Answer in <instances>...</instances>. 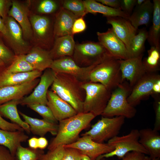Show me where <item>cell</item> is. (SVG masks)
Returning <instances> with one entry per match:
<instances>
[{"instance_id":"obj_18","label":"cell","mask_w":160,"mask_h":160,"mask_svg":"<svg viewBox=\"0 0 160 160\" xmlns=\"http://www.w3.org/2000/svg\"><path fill=\"white\" fill-rule=\"evenodd\" d=\"M47 105L58 121L74 116L77 113L67 102L51 90L47 94Z\"/></svg>"},{"instance_id":"obj_54","label":"cell","mask_w":160,"mask_h":160,"mask_svg":"<svg viewBox=\"0 0 160 160\" xmlns=\"http://www.w3.org/2000/svg\"><path fill=\"white\" fill-rule=\"evenodd\" d=\"M145 0H136L135 7L139 6L142 5Z\"/></svg>"},{"instance_id":"obj_58","label":"cell","mask_w":160,"mask_h":160,"mask_svg":"<svg viewBox=\"0 0 160 160\" xmlns=\"http://www.w3.org/2000/svg\"><path fill=\"white\" fill-rule=\"evenodd\" d=\"M100 160H107L106 159V158H103L101 159Z\"/></svg>"},{"instance_id":"obj_13","label":"cell","mask_w":160,"mask_h":160,"mask_svg":"<svg viewBox=\"0 0 160 160\" xmlns=\"http://www.w3.org/2000/svg\"><path fill=\"white\" fill-rule=\"evenodd\" d=\"M30 20L35 39L43 46L44 49L50 47L53 38H55L53 27L49 18L45 16L34 15Z\"/></svg>"},{"instance_id":"obj_17","label":"cell","mask_w":160,"mask_h":160,"mask_svg":"<svg viewBox=\"0 0 160 160\" xmlns=\"http://www.w3.org/2000/svg\"><path fill=\"white\" fill-rule=\"evenodd\" d=\"M106 18L107 23L111 25L114 33L123 42L127 50L137 30L128 19L120 17Z\"/></svg>"},{"instance_id":"obj_44","label":"cell","mask_w":160,"mask_h":160,"mask_svg":"<svg viewBox=\"0 0 160 160\" xmlns=\"http://www.w3.org/2000/svg\"><path fill=\"white\" fill-rule=\"evenodd\" d=\"M136 0H120V9L129 16L133 12Z\"/></svg>"},{"instance_id":"obj_16","label":"cell","mask_w":160,"mask_h":160,"mask_svg":"<svg viewBox=\"0 0 160 160\" xmlns=\"http://www.w3.org/2000/svg\"><path fill=\"white\" fill-rule=\"evenodd\" d=\"M143 54L136 57L120 60L122 83L127 79L131 89L146 73L143 63Z\"/></svg>"},{"instance_id":"obj_29","label":"cell","mask_w":160,"mask_h":160,"mask_svg":"<svg viewBox=\"0 0 160 160\" xmlns=\"http://www.w3.org/2000/svg\"><path fill=\"white\" fill-rule=\"evenodd\" d=\"M87 13L102 14L107 17H120L128 19L129 16L120 9L113 8L104 5L95 0L83 1Z\"/></svg>"},{"instance_id":"obj_28","label":"cell","mask_w":160,"mask_h":160,"mask_svg":"<svg viewBox=\"0 0 160 160\" xmlns=\"http://www.w3.org/2000/svg\"><path fill=\"white\" fill-rule=\"evenodd\" d=\"M24 131H10L0 129V145L7 148L11 154L15 156L18 147L28 138Z\"/></svg>"},{"instance_id":"obj_31","label":"cell","mask_w":160,"mask_h":160,"mask_svg":"<svg viewBox=\"0 0 160 160\" xmlns=\"http://www.w3.org/2000/svg\"><path fill=\"white\" fill-rule=\"evenodd\" d=\"M21 100H13L0 105V115L9 119L28 133L31 132L29 125L20 118L17 105Z\"/></svg>"},{"instance_id":"obj_55","label":"cell","mask_w":160,"mask_h":160,"mask_svg":"<svg viewBox=\"0 0 160 160\" xmlns=\"http://www.w3.org/2000/svg\"><path fill=\"white\" fill-rule=\"evenodd\" d=\"M143 160H160V158H152L150 156H145Z\"/></svg>"},{"instance_id":"obj_12","label":"cell","mask_w":160,"mask_h":160,"mask_svg":"<svg viewBox=\"0 0 160 160\" xmlns=\"http://www.w3.org/2000/svg\"><path fill=\"white\" fill-rule=\"evenodd\" d=\"M63 146L78 150L81 154L88 156L91 160H95L99 156L114 149L113 146L107 143L95 142L88 135L82 136L74 143Z\"/></svg>"},{"instance_id":"obj_45","label":"cell","mask_w":160,"mask_h":160,"mask_svg":"<svg viewBox=\"0 0 160 160\" xmlns=\"http://www.w3.org/2000/svg\"><path fill=\"white\" fill-rule=\"evenodd\" d=\"M154 109L155 119L153 129L158 131L160 130V101L159 99L155 103Z\"/></svg>"},{"instance_id":"obj_22","label":"cell","mask_w":160,"mask_h":160,"mask_svg":"<svg viewBox=\"0 0 160 160\" xmlns=\"http://www.w3.org/2000/svg\"><path fill=\"white\" fill-rule=\"evenodd\" d=\"M139 142L152 158H160V135L158 131L150 128L139 130Z\"/></svg>"},{"instance_id":"obj_49","label":"cell","mask_w":160,"mask_h":160,"mask_svg":"<svg viewBox=\"0 0 160 160\" xmlns=\"http://www.w3.org/2000/svg\"><path fill=\"white\" fill-rule=\"evenodd\" d=\"M48 145V142L46 138L44 137H41L38 138V148L42 150L45 148Z\"/></svg>"},{"instance_id":"obj_21","label":"cell","mask_w":160,"mask_h":160,"mask_svg":"<svg viewBox=\"0 0 160 160\" xmlns=\"http://www.w3.org/2000/svg\"><path fill=\"white\" fill-rule=\"evenodd\" d=\"M8 15L9 16L13 18L20 26L23 38L27 39L31 38L32 36L33 31L28 17L27 8L22 4L13 1Z\"/></svg>"},{"instance_id":"obj_3","label":"cell","mask_w":160,"mask_h":160,"mask_svg":"<svg viewBox=\"0 0 160 160\" xmlns=\"http://www.w3.org/2000/svg\"><path fill=\"white\" fill-rule=\"evenodd\" d=\"M120 59L111 56L97 64L92 70L89 81L101 84L112 91L122 83Z\"/></svg>"},{"instance_id":"obj_2","label":"cell","mask_w":160,"mask_h":160,"mask_svg":"<svg viewBox=\"0 0 160 160\" xmlns=\"http://www.w3.org/2000/svg\"><path fill=\"white\" fill-rule=\"evenodd\" d=\"M84 83L70 74L56 73L51 90L69 104L77 113H83L85 96L82 87Z\"/></svg>"},{"instance_id":"obj_34","label":"cell","mask_w":160,"mask_h":160,"mask_svg":"<svg viewBox=\"0 0 160 160\" xmlns=\"http://www.w3.org/2000/svg\"><path fill=\"white\" fill-rule=\"evenodd\" d=\"M34 70L25 60L24 55H15L10 65L3 71L8 73L29 72Z\"/></svg>"},{"instance_id":"obj_32","label":"cell","mask_w":160,"mask_h":160,"mask_svg":"<svg viewBox=\"0 0 160 160\" xmlns=\"http://www.w3.org/2000/svg\"><path fill=\"white\" fill-rule=\"evenodd\" d=\"M147 37L148 31L146 28L138 30V33L133 38L127 50L129 58L137 57L143 54Z\"/></svg>"},{"instance_id":"obj_25","label":"cell","mask_w":160,"mask_h":160,"mask_svg":"<svg viewBox=\"0 0 160 160\" xmlns=\"http://www.w3.org/2000/svg\"><path fill=\"white\" fill-rule=\"evenodd\" d=\"M73 35H67L55 38L49 51L53 60L65 57H72L75 45Z\"/></svg>"},{"instance_id":"obj_40","label":"cell","mask_w":160,"mask_h":160,"mask_svg":"<svg viewBox=\"0 0 160 160\" xmlns=\"http://www.w3.org/2000/svg\"><path fill=\"white\" fill-rule=\"evenodd\" d=\"M15 55L0 41V60L5 64L12 63Z\"/></svg>"},{"instance_id":"obj_33","label":"cell","mask_w":160,"mask_h":160,"mask_svg":"<svg viewBox=\"0 0 160 160\" xmlns=\"http://www.w3.org/2000/svg\"><path fill=\"white\" fill-rule=\"evenodd\" d=\"M147 73H155L159 70L160 48L152 46L148 51V56L142 60Z\"/></svg>"},{"instance_id":"obj_5","label":"cell","mask_w":160,"mask_h":160,"mask_svg":"<svg viewBox=\"0 0 160 160\" xmlns=\"http://www.w3.org/2000/svg\"><path fill=\"white\" fill-rule=\"evenodd\" d=\"M85 96L83 103V113H90L95 117L101 115L111 97L112 92L101 84L90 81L82 85Z\"/></svg>"},{"instance_id":"obj_10","label":"cell","mask_w":160,"mask_h":160,"mask_svg":"<svg viewBox=\"0 0 160 160\" xmlns=\"http://www.w3.org/2000/svg\"><path fill=\"white\" fill-rule=\"evenodd\" d=\"M56 73L50 68L45 70L41 76L39 83L33 92L29 96L24 97L20 101L22 105L40 104L47 105V94L49 87L51 86Z\"/></svg>"},{"instance_id":"obj_23","label":"cell","mask_w":160,"mask_h":160,"mask_svg":"<svg viewBox=\"0 0 160 160\" xmlns=\"http://www.w3.org/2000/svg\"><path fill=\"white\" fill-rule=\"evenodd\" d=\"M24 57L34 70L41 72L50 68L53 60L49 51L40 47L32 48Z\"/></svg>"},{"instance_id":"obj_43","label":"cell","mask_w":160,"mask_h":160,"mask_svg":"<svg viewBox=\"0 0 160 160\" xmlns=\"http://www.w3.org/2000/svg\"><path fill=\"white\" fill-rule=\"evenodd\" d=\"M86 28V23L83 17H79L74 23L72 29V34L73 35L82 32L85 30Z\"/></svg>"},{"instance_id":"obj_56","label":"cell","mask_w":160,"mask_h":160,"mask_svg":"<svg viewBox=\"0 0 160 160\" xmlns=\"http://www.w3.org/2000/svg\"><path fill=\"white\" fill-rule=\"evenodd\" d=\"M80 160H91V159L88 156L82 154Z\"/></svg>"},{"instance_id":"obj_35","label":"cell","mask_w":160,"mask_h":160,"mask_svg":"<svg viewBox=\"0 0 160 160\" xmlns=\"http://www.w3.org/2000/svg\"><path fill=\"white\" fill-rule=\"evenodd\" d=\"M44 151L40 149H34L25 148L21 145L17 148L15 155V160H39Z\"/></svg>"},{"instance_id":"obj_8","label":"cell","mask_w":160,"mask_h":160,"mask_svg":"<svg viewBox=\"0 0 160 160\" xmlns=\"http://www.w3.org/2000/svg\"><path fill=\"white\" fill-rule=\"evenodd\" d=\"M125 118L118 116L113 118L102 116L92 126L89 131L81 136H89L94 141L103 143L118 136L124 124Z\"/></svg>"},{"instance_id":"obj_11","label":"cell","mask_w":160,"mask_h":160,"mask_svg":"<svg viewBox=\"0 0 160 160\" xmlns=\"http://www.w3.org/2000/svg\"><path fill=\"white\" fill-rule=\"evenodd\" d=\"M160 79L155 73H146L135 84L127 97V101L135 107L141 101L153 94L152 88L155 83Z\"/></svg>"},{"instance_id":"obj_47","label":"cell","mask_w":160,"mask_h":160,"mask_svg":"<svg viewBox=\"0 0 160 160\" xmlns=\"http://www.w3.org/2000/svg\"><path fill=\"white\" fill-rule=\"evenodd\" d=\"M0 160H15L7 148L0 145Z\"/></svg>"},{"instance_id":"obj_52","label":"cell","mask_w":160,"mask_h":160,"mask_svg":"<svg viewBox=\"0 0 160 160\" xmlns=\"http://www.w3.org/2000/svg\"><path fill=\"white\" fill-rule=\"evenodd\" d=\"M153 94H159L160 93V79L154 84L152 88Z\"/></svg>"},{"instance_id":"obj_50","label":"cell","mask_w":160,"mask_h":160,"mask_svg":"<svg viewBox=\"0 0 160 160\" xmlns=\"http://www.w3.org/2000/svg\"><path fill=\"white\" fill-rule=\"evenodd\" d=\"M38 138L34 137L31 138L28 140V144L30 148L34 149H37L38 148Z\"/></svg>"},{"instance_id":"obj_51","label":"cell","mask_w":160,"mask_h":160,"mask_svg":"<svg viewBox=\"0 0 160 160\" xmlns=\"http://www.w3.org/2000/svg\"><path fill=\"white\" fill-rule=\"evenodd\" d=\"M6 1L4 0H0V16L4 19L5 17V10Z\"/></svg>"},{"instance_id":"obj_46","label":"cell","mask_w":160,"mask_h":160,"mask_svg":"<svg viewBox=\"0 0 160 160\" xmlns=\"http://www.w3.org/2000/svg\"><path fill=\"white\" fill-rule=\"evenodd\" d=\"M145 156L140 153L132 151L127 153L121 160H143Z\"/></svg>"},{"instance_id":"obj_38","label":"cell","mask_w":160,"mask_h":160,"mask_svg":"<svg viewBox=\"0 0 160 160\" xmlns=\"http://www.w3.org/2000/svg\"><path fill=\"white\" fill-rule=\"evenodd\" d=\"M65 148L63 146H60L44 153L39 160H62L63 157Z\"/></svg>"},{"instance_id":"obj_57","label":"cell","mask_w":160,"mask_h":160,"mask_svg":"<svg viewBox=\"0 0 160 160\" xmlns=\"http://www.w3.org/2000/svg\"><path fill=\"white\" fill-rule=\"evenodd\" d=\"M5 64L4 62L0 60V68L3 66Z\"/></svg>"},{"instance_id":"obj_42","label":"cell","mask_w":160,"mask_h":160,"mask_svg":"<svg viewBox=\"0 0 160 160\" xmlns=\"http://www.w3.org/2000/svg\"><path fill=\"white\" fill-rule=\"evenodd\" d=\"M0 129L10 131L17 130L24 131V129L17 124L9 122L4 119L0 115Z\"/></svg>"},{"instance_id":"obj_30","label":"cell","mask_w":160,"mask_h":160,"mask_svg":"<svg viewBox=\"0 0 160 160\" xmlns=\"http://www.w3.org/2000/svg\"><path fill=\"white\" fill-rule=\"evenodd\" d=\"M152 24L148 31L147 40L151 47L160 48V0H153Z\"/></svg>"},{"instance_id":"obj_53","label":"cell","mask_w":160,"mask_h":160,"mask_svg":"<svg viewBox=\"0 0 160 160\" xmlns=\"http://www.w3.org/2000/svg\"><path fill=\"white\" fill-rule=\"evenodd\" d=\"M0 32L5 36L7 33V29L4 22L0 16Z\"/></svg>"},{"instance_id":"obj_48","label":"cell","mask_w":160,"mask_h":160,"mask_svg":"<svg viewBox=\"0 0 160 160\" xmlns=\"http://www.w3.org/2000/svg\"><path fill=\"white\" fill-rule=\"evenodd\" d=\"M96 1L108 7L120 9V0H96Z\"/></svg>"},{"instance_id":"obj_24","label":"cell","mask_w":160,"mask_h":160,"mask_svg":"<svg viewBox=\"0 0 160 160\" xmlns=\"http://www.w3.org/2000/svg\"><path fill=\"white\" fill-rule=\"evenodd\" d=\"M153 10V2L145 0L141 5L135 7L128 20L137 30L143 25L148 27L152 21Z\"/></svg>"},{"instance_id":"obj_39","label":"cell","mask_w":160,"mask_h":160,"mask_svg":"<svg viewBox=\"0 0 160 160\" xmlns=\"http://www.w3.org/2000/svg\"><path fill=\"white\" fill-rule=\"evenodd\" d=\"M57 8V4L55 1L52 0H43L39 4L37 11L42 14H50L54 12Z\"/></svg>"},{"instance_id":"obj_26","label":"cell","mask_w":160,"mask_h":160,"mask_svg":"<svg viewBox=\"0 0 160 160\" xmlns=\"http://www.w3.org/2000/svg\"><path fill=\"white\" fill-rule=\"evenodd\" d=\"M19 113L30 127V131L35 135L44 137L47 132L56 135L58 129L57 124L49 122L44 119H39L29 116L19 111Z\"/></svg>"},{"instance_id":"obj_15","label":"cell","mask_w":160,"mask_h":160,"mask_svg":"<svg viewBox=\"0 0 160 160\" xmlns=\"http://www.w3.org/2000/svg\"><path fill=\"white\" fill-rule=\"evenodd\" d=\"M97 34L99 42L111 56L120 60L129 58L125 45L116 36L112 28L105 32H97Z\"/></svg>"},{"instance_id":"obj_27","label":"cell","mask_w":160,"mask_h":160,"mask_svg":"<svg viewBox=\"0 0 160 160\" xmlns=\"http://www.w3.org/2000/svg\"><path fill=\"white\" fill-rule=\"evenodd\" d=\"M42 74V72L37 70L13 73L3 71L0 73V88L21 84L37 79Z\"/></svg>"},{"instance_id":"obj_4","label":"cell","mask_w":160,"mask_h":160,"mask_svg":"<svg viewBox=\"0 0 160 160\" xmlns=\"http://www.w3.org/2000/svg\"><path fill=\"white\" fill-rule=\"evenodd\" d=\"M131 90L129 85L123 82L112 92L107 104L101 115L102 116L111 118L122 116L131 119L135 115L137 111L127 101Z\"/></svg>"},{"instance_id":"obj_37","label":"cell","mask_w":160,"mask_h":160,"mask_svg":"<svg viewBox=\"0 0 160 160\" xmlns=\"http://www.w3.org/2000/svg\"><path fill=\"white\" fill-rule=\"evenodd\" d=\"M28 106L39 114L43 119L52 123L57 124L58 121L55 118L51 110L47 105L36 104L29 105Z\"/></svg>"},{"instance_id":"obj_14","label":"cell","mask_w":160,"mask_h":160,"mask_svg":"<svg viewBox=\"0 0 160 160\" xmlns=\"http://www.w3.org/2000/svg\"><path fill=\"white\" fill-rule=\"evenodd\" d=\"M4 22L7 29L4 36L10 44L15 55H25L30 51L27 43L25 41L22 29L12 17L8 16Z\"/></svg>"},{"instance_id":"obj_19","label":"cell","mask_w":160,"mask_h":160,"mask_svg":"<svg viewBox=\"0 0 160 160\" xmlns=\"http://www.w3.org/2000/svg\"><path fill=\"white\" fill-rule=\"evenodd\" d=\"M39 81L37 78L21 84L0 88V105L13 100L22 99L36 87Z\"/></svg>"},{"instance_id":"obj_6","label":"cell","mask_w":160,"mask_h":160,"mask_svg":"<svg viewBox=\"0 0 160 160\" xmlns=\"http://www.w3.org/2000/svg\"><path fill=\"white\" fill-rule=\"evenodd\" d=\"M139 130L132 129L127 134L121 136L115 137L108 141L107 143L114 148L112 151L102 155L95 160H100L116 156L121 159L127 153L135 151L149 155L148 152L139 142Z\"/></svg>"},{"instance_id":"obj_41","label":"cell","mask_w":160,"mask_h":160,"mask_svg":"<svg viewBox=\"0 0 160 160\" xmlns=\"http://www.w3.org/2000/svg\"><path fill=\"white\" fill-rule=\"evenodd\" d=\"M64 153L62 160H80L82 154L76 149L65 148Z\"/></svg>"},{"instance_id":"obj_7","label":"cell","mask_w":160,"mask_h":160,"mask_svg":"<svg viewBox=\"0 0 160 160\" xmlns=\"http://www.w3.org/2000/svg\"><path fill=\"white\" fill-rule=\"evenodd\" d=\"M111 56L99 41H89L76 44L72 57L79 65L85 67L98 64Z\"/></svg>"},{"instance_id":"obj_20","label":"cell","mask_w":160,"mask_h":160,"mask_svg":"<svg viewBox=\"0 0 160 160\" xmlns=\"http://www.w3.org/2000/svg\"><path fill=\"white\" fill-rule=\"evenodd\" d=\"M80 17L62 7L56 14L53 25L55 39L67 35H72V29L75 20Z\"/></svg>"},{"instance_id":"obj_36","label":"cell","mask_w":160,"mask_h":160,"mask_svg":"<svg viewBox=\"0 0 160 160\" xmlns=\"http://www.w3.org/2000/svg\"><path fill=\"white\" fill-rule=\"evenodd\" d=\"M61 7L79 17H83L88 13L83 1L64 0Z\"/></svg>"},{"instance_id":"obj_1","label":"cell","mask_w":160,"mask_h":160,"mask_svg":"<svg viewBox=\"0 0 160 160\" xmlns=\"http://www.w3.org/2000/svg\"><path fill=\"white\" fill-rule=\"evenodd\" d=\"M95 117L92 113L83 112L59 121L57 133L48 145V150L75 142Z\"/></svg>"},{"instance_id":"obj_9","label":"cell","mask_w":160,"mask_h":160,"mask_svg":"<svg viewBox=\"0 0 160 160\" xmlns=\"http://www.w3.org/2000/svg\"><path fill=\"white\" fill-rule=\"evenodd\" d=\"M97 65L81 67L77 64L71 57L67 56L53 60L50 68L56 73L69 74L81 81L86 82L89 81L90 72Z\"/></svg>"}]
</instances>
